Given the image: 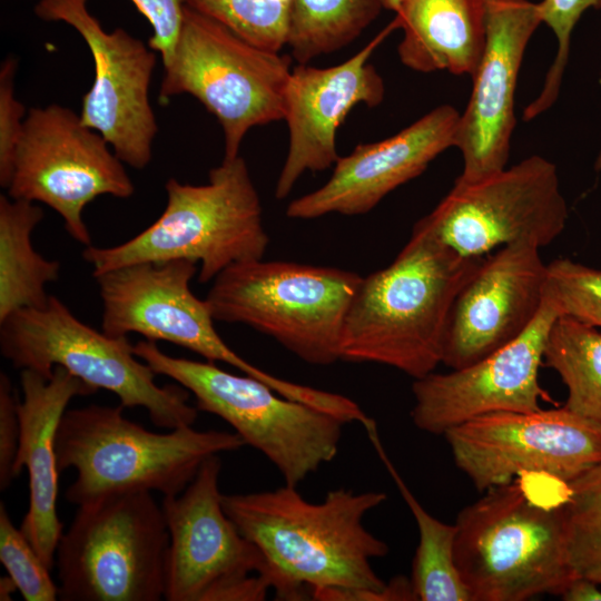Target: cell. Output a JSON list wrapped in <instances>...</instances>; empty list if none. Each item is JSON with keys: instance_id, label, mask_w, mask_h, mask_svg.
Wrapping results in <instances>:
<instances>
[{"instance_id": "cell-1", "label": "cell", "mask_w": 601, "mask_h": 601, "mask_svg": "<svg viewBox=\"0 0 601 601\" xmlns=\"http://www.w3.org/2000/svg\"><path fill=\"white\" fill-rule=\"evenodd\" d=\"M223 506L242 534L263 553L279 600L411 601V580L386 584L371 561L387 544L364 526L383 492L336 489L319 503L285 484L272 491L223 494Z\"/></svg>"}, {"instance_id": "cell-2", "label": "cell", "mask_w": 601, "mask_h": 601, "mask_svg": "<svg viewBox=\"0 0 601 601\" xmlns=\"http://www.w3.org/2000/svg\"><path fill=\"white\" fill-rule=\"evenodd\" d=\"M484 257L459 254L416 223L395 259L362 277L342 361L391 366L414 380L434 372L456 296Z\"/></svg>"}, {"instance_id": "cell-3", "label": "cell", "mask_w": 601, "mask_h": 601, "mask_svg": "<svg viewBox=\"0 0 601 601\" xmlns=\"http://www.w3.org/2000/svg\"><path fill=\"white\" fill-rule=\"evenodd\" d=\"M162 214L127 242L86 246L82 258L93 276L144 262L190 259L199 264L198 282H213L231 265L264 258L269 237L257 189L243 157L224 159L206 184L165 185Z\"/></svg>"}, {"instance_id": "cell-4", "label": "cell", "mask_w": 601, "mask_h": 601, "mask_svg": "<svg viewBox=\"0 0 601 601\" xmlns=\"http://www.w3.org/2000/svg\"><path fill=\"white\" fill-rule=\"evenodd\" d=\"M119 406L91 404L67 410L56 437L59 473L77 476L66 500L81 505L100 496L129 491L181 493L210 456L245 445L235 432L183 426L155 433L128 420Z\"/></svg>"}, {"instance_id": "cell-5", "label": "cell", "mask_w": 601, "mask_h": 601, "mask_svg": "<svg viewBox=\"0 0 601 601\" xmlns=\"http://www.w3.org/2000/svg\"><path fill=\"white\" fill-rule=\"evenodd\" d=\"M562 508L532 502L513 480L486 490L460 511L454 560L471 601L561 597L575 579Z\"/></svg>"}, {"instance_id": "cell-6", "label": "cell", "mask_w": 601, "mask_h": 601, "mask_svg": "<svg viewBox=\"0 0 601 601\" xmlns=\"http://www.w3.org/2000/svg\"><path fill=\"white\" fill-rule=\"evenodd\" d=\"M361 280L336 267L262 258L221 272L205 302L215 321L245 324L326 366L342 361L345 318Z\"/></svg>"}, {"instance_id": "cell-7", "label": "cell", "mask_w": 601, "mask_h": 601, "mask_svg": "<svg viewBox=\"0 0 601 601\" xmlns=\"http://www.w3.org/2000/svg\"><path fill=\"white\" fill-rule=\"evenodd\" d=\"M135 354L156 374L165 375L196 398L199 411L227 422L278 470L285 484L297 486L338 452L342 418L303 402L282 396L249 375H235L214 362L179 358L152 341H139Z\"/></svg>"}, {"instance_id": "cell-8", "label": "cell", "mask_w": 601, "mask_h": 601, "mask_svg": "<svg viewBox=\"0 0 601 601\" xmlns=\"http://www.w3.org/2000/svg\"><path fill=\"white\" fill-rule=\"evenodd\" d=\"M0 351L16 368L46 378L61 366L95 388L116 394L122 407H144L156 426H193L197 418L188 391L157 385V374L135 354L127 336L93 329L56 296L42 307L20 308L1 321Z\"/></svg>"}, {"instance_id": "cell-9", "label": "cell", "mask_w": 601, "mask_h": 601, "mask_svg": "<svg viewBox=\"0 0 601 601\" xmlns=\"http://www.w3.org/2000/svg\"><path fill=\"white\" fill-rule=\"evenodd\" d=\"M169 532L149 491L118 492L78 505L56 550L62 601H159Z\"/></svg>"}, {"instance_id": "cell-10", "label": "cell", "mask_w": 601, "mask_h": 601, "mask_svg": "<svg viewBox=\"0 0 601 601\" xmlns=\"http://www.w3.org/2000/svg\"><path fill=\"white\" fill-rule=\"evenodd\" d=\"M292 58L254 46L186 6L170 58L162 63V102L196 98L220 124L224 159L239 156L247 132L284 120Z\"/></svg>"}, {"instance_id": "cell-11", "label": "cell", "mask_w": 601, "mask_h": 601, "mask_svg": "<svg viewBox=\"0 0 601 601\" xmlns=\"http://www.w3.org/2000/svg\"><path fill=\"white\" fill-rule=\"evenodd\" d=\"M220 470L210 456L181 493L161 501L168 601H262L272 590L266 559L224 510Z\"/></svg>"}, {"instance_id": "cell-12", "label": "cell", "mask_w": 601, "mask_h": 601, "mask_svg": "<svg viewBox=\"0 0 601 601\" xmlns=\"http://www.w3.org/2000/svg\"><path fill=\"white\" fill-rule=\"evenodd\" d=\"M197 265L190 259L144 262L93 276L102 304L101 331L115 337L137 333L148 341L173 343L260 380L282 396L318 406L322 390L274 376L223 341L207 303L190 289Z\"/></svg>"}, {"instance_id": "cell-13", "label": "cell", "mask_w": 601, "mask_h": 601, "mask_svg": "<svg viewBox=\"0 0 601 601\" xmlns=\"http://www.w3.org/2000/svg\"><path fill=\"white\" fill-rule=\"evenodd\" d=\"M568 219L555 164L531 155L485 178L455 180L416 223L459 254L484 257L516 243L541 249L560 236Z\"/></svg>"}, {"instance_id": "cell-14", "label": "cell", "mask_w": 601, "mask_h": 601, "mask_svg": "<svg viewBox=\"0 0 601 601\" xmlns=\"http://www.w3.org/2000/svg\"><path fill=\"white\" fill-rule=\"evenodd\" d=\"M7 190L13 199L52 208L68 234L89 246L85 207L102 195L129 198L135 187L105 138L79 114L51 104L28 110Z\"/></svg>"}, {"instance_id": "cell-15", "label": "cell", "mask_w": 601, "mask_h": 601, "mask_svg": "<svg viewBox=\"0 0 601 601\" xmlns=\"http://www.w3.org/2000/svg\"><path fill=\"white\" fill-rule=\"evenodd\" d=\"M443 436L455 465L481 492L525 472L571 482L601 462V424L563 405L481 415Z\"/></svg>"}, {"instance_id": "cell-16", "label": "cell", "mask_w": 601, "mask_h": 601, "mask_svg": "<svg viewBox=\"0 0 601 601\" xmlns=\"http://www.w3.org/2000/svg\"><path fill=\"white\" fill-rule=\"evenodd\" d=\"M87 2L39 0L35 13L45 21L65 22L81 36L95 77L82 97L80 119L105 138L124 164L144 169L158 131L149 99L156 51L122 28L105 30Z\"/></svg>"}, {"instance_id": "cell-17", "label": "cell", "mask_w": 601, "mask_h": 601, "mask_svg": "<svg viewBox=\"0 0 601 601\" xmlns=\"http://www.w3.org/2000/svg\"><path fill=\"white\" fill-rule=\"evenodd\" d=\"M558 315L544 296L535 321L513 342L471 365L414 380L413 424L426 433L443 435L481 415L542 408L540 401L551 398L539 383V370L548 331Z\"/></svg>"}, {"instance_id": "cell-18", "label": "cell", "mask_w": 601, "mask_h": 601, "mask_svg": "<svg viewBox=\"0 0 601 601\" xmlns=\"http://www.w3.org/2000/svg\"><path fill=\"white\" fill-rule=\"evenodd\" d=\"M541 23L538 2L486 1V42L456 132L455 148L463 161L456 181H475L508 166L519 71Z\"/></svg>"}, {"instance_id": "cell-19", "label": "cell", "mask_w": 601, "mask_h": 601, "mask_svg": "<svg viewBox=\"0 0 601 601\" xmlns=\"http://www.w3.org/2000/svg\"><path fill=\"white\" fill-rule=\"evenodd\" d=\"M548 264L529 243L486 255L453 304L442 364L471 365L521 336L544 303Z\"/></svg>"}, {"instance_id": "cell-20", "label": "cell", "mask_w": 601, "mask_h": 601, "mask_svg": "<svg viewBox=\"0 0 601 601\" xmlns=\"http://www.w3.org/2000/svg\"><path fill=\"white\" fill-rule=\"evenodd\" d=\"M395 23L342 63L317 68L299 63L289 77L284 120L288 128L287 155L275 187L286 198L306 171L331 168L339 155L336 134L356 105H380L385 95L383 78L368 61Z\"/></svg>"}, {"instance_id": "cell-21", "label": "cell", "mask_w": 601, "mask_h": 601, "mask_svg": "<svg viewBox=\"0 0 601 601\" xmlns=\"http://www.w3.org/2000/svg\"><path fill=\"white\" fill-rule=\"evenodd\" d=\"M460 115L455 107L440 105L391 137L357 145L351 154L338 157L323 186L292 200L286 215L314 219L371 211L390 193L420 176L437 156L455 147Z\"/></svg>"}, {"instance_id": "cell-22", "label": "cell", "mask_w": 601, "mask_h": 601, "mask_svg": "<svg viewBox=\"0 0 601 601\" xmlns=\"http://www.w3.org/2000/svg\"><path fill=\"white\" fill-rule=\"evenodd\" d=\"M20 435L14 474L17 477L22 469L28 472L29 506L19 528L51 570L63 533L57 513L60 474L56 455L57 431L70 401L98 390L61 366H55L50 378L32 370H20Z\"/></svg>"}, {"instance_id": "cell-23", "label": "cell", "mask_w": 601, "mask_h": 601, "mask_svg": "<svg viewBox=\"0 0 601 601\" xmlns=\"http://www.w3.org/2000/svg\"><path fill=\"white\" fill-rule=\"evenodd\" d=\"M395 13L405 67L474 75L486 42V0H403Z\"/></svg>"}, {"instance_id": "cell-24", "label": "cell", "mask_w": 601, "mask_h": 601, "mask_svg": "<svg viewBox=\"0 0 601 601\" xmlns=\"http://www.w3.org/2000/svg\"><path fill=\"white\" fill-rule=\"evenodd\" d=\"M42 218L35 203L0 196V322L20 308L45 306L50 296L46 285L59 277V262L45 258L32 245Z\"/></svg>"}, {"instance_id": "cell-25", "label": "cell", "mask_w": 601, "mask_h": 601, "mask_svg": "<svg viewBox=\"0 0 601 601\" xmlns=\"http://www.w3.org/2000/svg\"><path fill=\"white\" fill-rule=\"evenodd\" d=\"M368 435L417 525L418 544L411 578L416 600L471 601L454 560L455 523H444L423 508L386 455L377 431Z\"/></svg>"}, {"instance_id": "cell-26", "label": "cell", "mask_w": 601, "mask_h": 601, "mask_svg": "<svg viewBox=\"0 0 601 601\" xmlns=\"http://www.w3.org/2000/svg\"><path fill=\"white\" fill-rule=\"evenodd\" d=\"M543 364L566 386L569 411L601 424V332L559 314L546 334Z\"/></svg>"}, {"instance_id": "cell-27", "label": "cell", "mask_w": 601, "mask_h": 601, "mask_svg": "<svg viewBox=\"0 0 601 601\" xmlns=\"http://www.w3.org/2000/svg\"><path fill=\"white\" fill-rule=\"evenodd\" d=\"M382 0H293L287 47L298 63L353 42L381 13Z\"/></svg>"}, {"instance_id": "cell-28", "label": "cell", "mask_w": 601, "mask_h": 601, "mask_svg": "<svg viewBox=\"0 0 601 601\" xmlns=\"http://www.w3.org/2000/svg\"><path fill=\"white\" fill-rule=\"evenodd\" d=\"M563 505L565 546L575 578L601 585V462L570 482Z\"/></svg>"}, {"instance_id": "cell-29", "label": "cell", "mask_w": 601, "mask_h": 601, "mask_svg": "<svg viewBox=\"0 0 601 601\" xmlns=\"http://www.w3.org/2000/svg\"><path fill=\"white\" fill-rule=\"evenodd\" d=\"M293 0H186L247 42L280 51L287 46Z\"/></svg>"}, {"instance_id": "cell-30", "label": "cell", "mask_w": 601, "mask_h": 601, "mask_svg": "<svg viewBox=\"0 0 601 601\" xmlns=\"http://www.w3.org/2000/svg\"><path fill=\"white\" fill-rule=\"evenodd\" d=\"M538 7L542 23L551 29L556 39V52L545 73L542 89L523 110L525 121L544 114L558 100L574 27L587 10L601 9V0H540Z\"/></svg>"}, {"instance_id": "cell-31", "label": "cell", "mask_w": 601, "mask_h": 601, "mask_svg": "<svg viewBox=\"0 0 601 601\" xmlns=\"http://www.w3.org/2000/svg\"><path fill=\"white\" fill-rule=\"evenodd\" d=\"M544 296L559 314L601 327V269L556 258L548 264Z\"/></svg>"}, {"instance_id": "cell-32", "label": "cell", "mask_w": 601, "mask_h": 601, "mask_svg": "<svg viewBox=\"0 0 601 601\" xmlns=\"http://www.w3.org/2000/svg\"><path fill=\"white\" fill-rule=\"evenodd\" d=\"M0 562L13 580L26 601H55L58 585L50 575V569L17 528L3 502L0 503Z\"/></svg>"}, {"instance_id": "cell-33", "label": "cell", "mask_w": 601, "mask_h": 601, "mask_svg": "<svg viewBox=\"0 0 601 601\" xmlns=\"http://www.w3.org/2000/svg\"><path fill=\"white\" fill-rule=\"evenodd\" d=\"M18 61L13 57L0 67V185L8 188L28 111L14 92Z\"/></svg>"}, {"instance_id": "cell-34", "label": "cell", "mask_w": 601, "mask_h": 601, "mask_svg": "<svg viewBox=\"0 0 601 601\" xmlns=\"http://www.w3.org/2000/svg\"><path fill=\"white\" fill-rule=\"evenodd\" d=\"M152 28L149 47L159 53L162 63L171 56L177 42L186 0H130Z\"/></svg>"}, {"instance_id": "cell-35", "label": "cell", "mask_w": 601, "mask_h": 601, "mask_svg": "<svg viewBox=\"0 0 601 601\" xmlns=\"http://www.w3.org/2000/svg\"><path fill=\"white\" fill-rule=\"evenodd\" d=\"M19 396L9 376L0 373V490L6 491L16 479L14 461L18 452L20 423Z\"/></svg>"}, {"instance_id": "cell-36", "label": "cell", "mask_w": 601, "mask_h": 601, "mask_svg": "<svg viewBox=\"0 0 601 601\" xmlns=\"http://www.w3.org/2000/svg\"><path fill=\"white\" fill-rule=\"evenodd\" d=\"M594 581L575 578L561 594L565 601H601V590Z\"/></svg>"}, {"instance_id": "cell-37", "label": "cell", "mask_w": 601, "mask_h": 601, "mask_svg": "<svg viewBox=\"0 0 601 601\" xmlns=\"http://www.w3.org/2000/svg\"><path fill=\"white\" fill-rule=\"evenodd\" d=\"M18 590L13 580L8 577H2L0 579V600L8 601L11 600V594Z\"/></svg>"}, {"instance_id": "cell-38", "label": "cell", "mask_w": 601, "mask_h": 601, "mask_svg": "<svg viewBox=\"0 0 601 601\" xmlns=\"http://www.w3.org/2000/svg\"><path fill=\"white\" fill-rule=\"evenodd\" d=\"M403 0H382L383 8L396 12Z\"/></svg>"}, {"instance_id": "cell-39", "label": "cell", "mask_w": 601, "mask_h": 601, "mask_svg": "<svg viewBox=\"0 0 601 601\" xmlns=\"http://www.w3.org/2000/svg\"><path fill=\"white\" fill-rule=\"evenodd\" d=\"M594 168L598 173L601 174V149L597 155L595 161H594Z\"/></svg>"}, {"instance_id": "cell-40", "label": "cell", "mask_w": 601, "mask_h": 601, "mask_svg": "<svg viewBox=\"0 0 601 601\" xmlns=\"http://www.w3.org/2000/svg\"><path fill=\"white\" fill-rule=\"evenodd\" d=\"M486 1H491V0H486Z\"/></svg>"}]
</instances>
